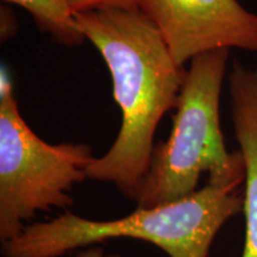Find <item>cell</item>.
Instances as JSON below:
<instances>
[{
	"mask_svg": "<svg viewBox=\"0 0 257 257\" xmlns=\"http://www.w3.org/2000/svg\"><path fill=\"white\" fill-rule=\"evenodd\" d=\"M95 156L83 143L49 144L19 113L8 73L0 74V242L16 238L40 212L74 204Z\"/></svg>",
	"mask_w": 257,
	"mask_h": 257,
	"instance_id": "277c9868",
	"label": "cell"
},
{
	"mask_svg": "<svg viewBox=\"0 0 257 257\" xmlns=\"http://www.w3.org/2000/svg\"><path fill=\"white\" fill-rule=\"evenodd\" d=\"M0 19H2V40L6 41L9 37L14 36L17 22L14 11L5 5H2L0 8Z\"/></svg>",
	"mask_w": 257,
	"mask_h": 257,
	"instance_id": "9c48e42d",
	"label": "cell"
},
{
	"mask_svg": "<svg viewBox=\"0 0 257 257\" xmlns=\"http://www.w3.org/2000/svg\"><path fill=\"white\" fill-rule=\"evenodd\" d=\"M229 92L233 130L245 167L242 257H257V67L250 68L234 61L229 75Z\"/></svg>",
	"mask_w": 257,
	"mask_h": 257,
	"instance_id": "8992f818",
	"label": "cell"
},
{
	"mask_svg": "<svg viewBox=\"0 0 257 257\" xmlns=\"http://www.w3.org/2000/svg\"><path fill=\"white\" fill-rule=\"evenodd\" d=\"M74 19L110 70L121 111L114 143L93 160L87 179L113 184L136 201L152 165L156 128L175 108L186 72L140 8L88 10L74 14Z\"/></svg>",
	"mask_w": 257,
	"mask_h": 257,
	"instance_id": "6da1fadb",
	"label": "cell"
},
{
	"mask_svg": "<svg viewBox=\"0 0 257 257\" xmlns=\"http://www.w3.org/2000/svg\"><path fill=\"white\" fill-rule=\"evenodd\" d=\"M229 57L230 49H218L191 61L175 105L172 134L154 149L137 207H157L188 197L198 191L204 173L211 184H244L242 154L226 149L220 128L219 101Z\"/></svg>",
	"mask_w": 257,
	"mask_h": 257,
	"instance_id": "3957f363",
	"label": "cell"
},
{
	"mask_svg": "<svg viewBox=\"0 0 257 257\" xmlns=\"http://www.w3.org/2000/svg\"><path fill=\"white\" fill-rule=\"evenodd\" d=\"M76 257H121L118 253H108L105 251L101 244H96V245L88 246V248L82 249Z\"/></svg>",
	"mask_w": 257,
	"mask_h": 257,
	"instance_id": "30bf717a",
	"label": "cell"
},
{
	"mask_svg": "<svg viewBox=\"0 0 257 257\" xmlns=\"http://www.w3.org/2000/svg\"><path fill=\"white\" fill-rule=\"evenodd\" d=\"M240 186L207 182L181 200L157 207H137L112 220H93L66 211L28 225L2 244L4 257H61L105 240L133 238L152 243L169 257H208L217 233L243 212Z\"/></svg>",
	"mask_w": 257,
	"mask_h": 257,
	"instance_id": "7a4b0ae2",
	"label": "cell"
},
{
	"mask_svg": "<svg viewBox=\"0 0 257 257\" xmlns=\"http://www.w3.org/2000/svg\"><path fill=\"white\" fill-rule=\"evenodd\" d=\"M179 66L218 49L257 53V15L237 0H141Z\"/></svg>",
	"mask_w": 257,
	"mask_h": 257,
	"instance_id": "5b68a950",
	"label": "cell"
},
{
	"mask_svg": "<svg viewBox=\"0 0 257 257\" xmlns=\"http://www.w3.org/2000/svg\"><path fill=\"white\" fill-rule=\"evenodd\" d=\"M27 10L42 32L63 46H80L85 37L76 27L68 0H5Z\"/></svg>",
	"mask_w": 257,
	"mask_h": 257,
	"instance_id": "52a82bcc",
	"label": "cell"
},
{
	"mask_svg": "<svg viewBox=\"0 0 257 257\" xmlns=\"http://www.w3.org/2000/svg\"><path fill=\"white\" fill-rule=\"evenodd\" d=\"M141 0H68L73 14L95 9H136Z\"/></svg>",
	"mask_w": 257,
	"mask_h": 257,
	"instance_id": "ba28073f",
	"label": "cell"
}]
</instances>
